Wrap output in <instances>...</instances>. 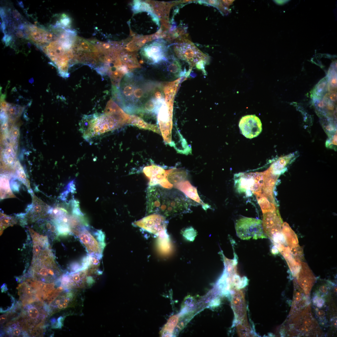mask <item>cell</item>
I'll return each mask as SVG.
<instances>
[{
    "mask_svg": "<svg viewBox=\"0 0 337 337\" xmlns=\"http://www.w3.org/2000/svg\"><path fill=\"white\" fill-rule=\"evenodd\" d=\"M147 196L148 214L154 213L167 217L187 212L190 210L187 199L176 191L149 186Z\"/></svg>",
    "mask_w": 337,
    "mask_h": 337,
    "instance_id": "obj_1",
    "label": "cell"
},
{
    "mask_svg": "<svg viewBox=\"0 0 337 337\" xmlns=\"http://www.w3.org/2000/svg\"><path fill=\"white\" fill-rule=\"evenodd\" d=\"M329 99L331 101L334 102H336L337 99L336 93L335 92L330 93L327 94Z\"/></svg>",
    "mask_w": 337,
    "mask_h": 337,
    "instance_id": "obj_36",
    "label": "cell"
},
{
    "mask_svg": "<svg viewBox=\"0 0 337 337\" xmlns=\"http://www.w3.org/2000/svg\"><path fill=\"white\" fill-rule=\"evenodd\" d=\"M5 285V284H3V285L2 286V288H1V291L2 292H4L5 291H6L7 290L6 289H7V286L6 285Z\"/></svg>",
    "mask_w": 337,
    "mask_h": 337,
    "instance_id": "obj_43",
    "label": "cell"
},
{
    "mask_svg": "<svg viewBox=\"0 0 337 337\" xmlns=\"http://www.w3.org/2000/svg\"><path fill=\"white\" fill-rule=\"evenodd\" d=\"M183 192L188 197L201 204L203 208L206 210L209 206L204 203L200 199L198 193L197 188L193 186L188 180L182 181L173 186Z\"/></svg>",
    "mask_w": 337,
    "mask_h": 337,
    "instance_id": "obj_19",
    "label": "cell"
},
{
    "mask_svg": "<svg viewBox=\"0 0 337 337\" xmlns=\"http://www.w3.org/2000/svg\"><path fill=\"white\" fill-rule=\"evenodd\" d=\"M79 125L83 137L88 141L123 126L114 116L105 113L84 115Z\"/></svg>",
    "mask_w": 337,
    "mask_h": 337,
    "instance_id": "obj_2",
    "label": "cell"
},
{
    "mask_svg": "<svg viewBox=\"0 0 337 337\" xmlns=\"http://www.w3.org/2000/svg\"><path fill=\"white\" fill-rule=\"evenodd\" d=\"M238 237L242 240L266 238L262 221L254 218L244 217L239 219L235 225Z\"/></svg>",
    "mask_w": 337,
    "mask_h": 337,
    "instance_id": "obj_6",
    "label": "cell"
},
{
    "mask_svg": "<svg viewBox=\"0 0 337 337\" xmlns=\"http://www.w3.org/2000/svg\"><path fill=\"white\" fill-rule=\"evenodd\" d=\"M319 290L322 293H325L327 291L328 288L325 286H322L319 288Z\"/></svg>",
    "mask_w": 337,
    "mask_h": 337,
    "instance_id": "obj_38",
    "label": "cell"
},
{
    "mask_svg": "<svg viewBox=\"0 0 337 337\" xmlns=\"http://www.w3.org/2000/svg\"><path fill=\"white\" fill-rule=\"evenodd\" d=\"M321 99H313V103L318 111L323 114L326 113V105L325 102Z\"/></svg>",
    "mask_w": 337,
    "mask_h": 337,
    "instance_id": "obj_33",
    "label": "cell"
},
{
    "mask_svg": "<svg viewBox=\"0 0 337 337\" xmlns=\"http://www.w3.org/2000/svg\"><path fill=\"white\" fill-rule=\"evenodd\" d=\"M61 272L56 263L54 256L32 260L26 277L46 283L54 282L59 277Z\"/></svg>",
    "mask_w": 337,
    "mask_h": 337,
    "instance_id": "obj_4",
    "label": "cell"
},
{
    "mask_svg": "<svg viewBox=\"0 0 337 337\" xmlns=\"http://www.w3.org/2000/svg\"><path fill=\"white\" fill-rule=\"evenodd\" d=\"M167 170L166 178L173 186L178 183L184 180L187 175V172L183 170L173 168Z\"/></svg>",
    "mask_w": 337,
    "mask_h": 337,
    "instance_id": "obj_25",
    "label": "cell"
},
{
    "mask_svg": "<svg viewBox=\"0 0 337 337\" xmlns=\"http://www.w3.org/2000/svg\"><path fill=\"white\" fill-rule=\"evenodd\" d=\"M134 224L150 232L157 234L164 231L167 221L164 216L155 213L147 216Z\"/></svg>",
    "mask_w": 337,
    "mask_h": 337,
    "instance_id": "obj_10",
    "label": "cell"
},
{
    "mask_svg": "<svg viewBox=\"0 0 337 337\" xmlns=\"http://www.w3.org/2000/svg\"><path fill=\"white\" fill-rule=\"evenodd\" d=\"M8 126V124L7 122L3 123L1 125V129L2 131H4L7 128Z\"/></svg>",
    "mask_w": 337,
    "mask_h": 337,
    "instance_id": "obj_41",
    "label": "cell"
},
{
    "mask_svg": "<svg viewBox=\"0 0 337 337\" xmlns=\"http://www.w3.org/2000/svg\"><path fill=\"white\" fill-rule=\"evenodd\" d=\"M17 36L19 37H22L24 36L23 33L22 31H18L16 33Z\"/></svg>",
    "mask_w": 337,
    "mask_h": 337,
    "instance_id": "obj_42",
    "label": "cell"
},
{
    "mask_svg": "<svg viewBox=\"0 0 337 337\" xmlns=\"http://www.w3.org/2000/svg\"><path fill=\"white\" fill-rule=\"evenodd\" d=\"M291 156H289L286 157L281 158L276 161L273 163L269 169L273 174L280 175L283 172L285 169V167L288 163Z\"/></svg>",
    "mask_w": 337,
    "mask_h": 337,
    "instance_id": "obj_29",
    "label": "cell"
},
{
    "mask_svg": "<svg viewBox=\"0 0 337 337\" xmlns=\"http://www.w3.org/2000/svg\"><path fill=\"white\" fill-rule=\"evenodd\" d=\"M13 14L14 17L17 19H19L21 17V15L17 10H15L13 11Z\"/></svg>",
    "mask_w": 337,
    "mask_h": 337,
    "instance_id": "obj_39",
    "label": "cell"
},
{
    "mask_svg": "<svg viewBox=\"0 0 337 337\" xmlns=\"http://www.w3.org/2000/svg\"><path fill=\"white\" fill-rule=\"evenodd\" d=\"M143 172L149 180V186L159 184L163 187L167 189L171 187V184L166 178L167 170L153 164L145 167L143 169Z\"/></svg>",
    "mask_w": 337,
    "mask_h": 337,
    "instance_id": "obj_13",
    "label": "cell"
},
{
    "mask_svg": "<svg viewBox=\"0 0 337 337\" xmlns=\"http://www.w3.org/2000/svg\"><path fill=\"white\" fill-rule=\"evenodd\" d=\"M2 161L6 167L11 169L15 168L17 162L15 155L13 149L8 147L3 150Z\"/></svg>",
    "mask_w": 337,
    "mask_h": 337,
    "instance_id": "obj_27",
    "label": "cell"
},
{
    "mask_svg": "<svg viewBox=\"0 0 337 337\" xmlns=\"http://www.w3.org/2000/svg\"><path fill=\"white\" fill-rule=\"evenodd\" d=\"M143 19L139 12H134L131 21H133L132 24L129 25L130 28L133 32L139 35H145V31L149 28V25L159 27V20L158 17L151 12L147 19ZM146 33V32H145Z\"/></svg>",
    "mask_w": 337,
    "mask_h": 337,
    "instance_id": "obj_15",
    "label": "cell"
},
{
    "mask_svg": "<svg viewBox=\"0 0 337 337\" xmlns=\"http://www.w3.org/2000/svg\"><path fill=\"white\" fill-rule=\"evenodd\" d=\"M256 196L263 213L274 212L278 210L274 198H270L262 193Z\"/></svg>",
    "mask_w": 337,
    "mask_h": 337,
    "instance_id": "obj_22",
    "label": "cell"
},
{
    "mask_svg": "<svg viewBox=\"0 0 337 337\" xmlns=\"http://www.w3.org/2000/svg\"><path fill=\"white\" fill-rule=\"evenodd\" d=\"M81 242L85 247L89 254H102L105 245L100 243L85 228L81 229L78 236Z\"/></svg>",
    "mask_w": 337,
    "mask_h": 337,
    "instance_id": "obj_18",
    "label": "cell"
},
{
    "mask_svg": "<svg viewBox=\"0 0 337 337\" xmlns=\"http://www.w3.org/2000/svg\"><path fill=\"white\" fill-rule=\"evenodd\" d=\"M174 48L178 57L187 61L191 67L196 65L199 69H203V64L208 61L207 56L190 43H180Z\"/></svg>",
    "mask_w": 337,
    "mask_h": 337,
    "instance_id": "obj_7",
    "label": "cell"
},
{
    "mask_svg": "<svg viewBox=\"0 0 337 337\" xmlns=\"http://www.w3.org/2000/svg\"><path fill=\"white\" fill-rule=\"evenodd\" d=\"M22 306L21 313L17 318L30 335L36 336L42 330L50 314L48 306L39 300Z\"/></svg>",
    "mask_w": 337,
    "mask_h": 337,
    "instance_id": "obj_3",
    "label": "cell"
},
{
    "mask_svg": "<svg viewBox=\"0 0 337 337\" xmlns=\"http://www.w3.org/2000/svg\"><path fill=\"white\" fill-rule=\"evenodd\" d=\"M282 230L286 243L289 248L299 245L297 236L288 223L286 222L283 223Z\"/></svg>",
    "mask_w": 337,
    "mask_h": 337,
    "instance_id": "obj_23",
    "label": "cell"
},
{
    "mask_svg": "<svg viewBox=\"0 0 337 337\" xmlns=\"http://www.w3.org/2000/svg\"><path fill=\"white\" fill-rule=\"evenodd\" d=\"M63 307V308H66L68 306L67 304L63 302L62 304Z\"/></svg>",
    "mask_w": 337,
    "mask_h": 337,
    "instance_id": "obj_45",
    "label": "cell"
},
{
    "mask_svg": "<svg viewBox=\"0 0 337 337\" xmlns=\"http://www.w3.org/2000/svg\"><path fill=\"white\" fill-rule=\"evenodd\" d=\"M17 222L15 217L8 216L0 212V232L8 227L12 226Z\"/></svg>",
    "mask_w": 337,
    "mask_h": 337,
    "instance_id": "obj_30",
    "label": "cell"
},
{
    "mask_svg": "<svg viewBox=\"0 0 337 337\" xmlns=\"http://www.w3.org/2000/svg\"><path fill=\"white\" fill-rule=\"evenodd\" d=\"M15 169L16 177L27 187L29 190L31 191L30 182L26 177L23 168L18 162L17 163Z\"/></svg>",
    "mask_w": 337,
    "mask_h": 337,
    "instance_id": "obj_31",
    "label": "cell"
},
{
    "mask_svg": "<svg viewBox=\"0 0 337 337\" xmlns=\"http://www.w3.org/2000/svg\"><path fill=\"white\" fill-rule=\"evenodd\" d=\"M168 69L169 72L175 76L178 77L180 76L181 67L179 62L177 60H175L170 63Z\"/></svg>",
    "mask_w": 337,
    "mask_h": 337,
    "instance_id": "obj_32",
    "label": "cell"
},
{
    "mask_svg": "<svg viewBox=\"0 0 337 337\" xmlns=\"http://www.w3.org/2000/svg\"><path fill=\"white\" fill-rule=\"evenodd\" d=\"M48 217L41 219L36 222L34 227L40 234L47 236L50 242L57 239L59 236L57 227L53 221Z\"/></svg>",
    "mask_w": 337,
    "mask_h": 337,
    "instance_id": "obj_17",
    "label": "cell"
},
{
    "mask_svg": "<svg viewBox=\"0 0 337 337\" xmlns=\"http://www.w3.org/2000/svg\"><path fill=\"white\" fill-rule=\"evenodd\" d=\"M325 312L322 310H319L316 312L317 315L320 317H322L325 315Z\"/></svg>",
    "mask_w": 337,
    "mask_h": 337,
    "instance_id": "obj_40",
    "label": "cell"
},
{
    "mask_svg": "<svg viewBox=\"0 0 337 337\" xmlns=\"http://www.w3.org/2000/svg\"><path fill=\"white\" fill-rule=\"evenodd\" d=\"M128 124L132 125L140 129L150 130L159 134L160 131L156 125L148 123L141 118L134 115H130Z\"/></svg>",
    "mask_w": 337,
    "mask_h": 337,
    "instance_id": "obj_24",
    "label": "cell"
},
{
    "mask_svg": "<svg viewBox=\"0 0 337 337\" xmlns=\"http://www.w3.org/2000/svg\"><path fill=\"white\" fill-rule=\"evenodd\" d=\"M286 261L291 271L294 276H296L301 268V262L295 258L289 248L285 245H281L277 248Z\"/></svg>",
    "mask_w": 337,
    "mask_h": 337,
    "instance_id": "obj_21",
    "label": "cell"
},
{
    "mask_svg": "<svg viewBox=\"0 0 337 337\" xmlns=\"http://www.w3.org/2000/svg\"><path fill=\"white\" fill-rule=\"evenodd\" d=\"M264 173H239L234 176L235 186L238 192L247 196L256 195L262 192Z\"/></svg>",
    "mask_w": 337,
    "mask_h": 337,
    "instance_id": "obj_5",
    "label": "cell"
},
{
    "mask_svg": "<svg viewBox=\"0 0 337 337\" xmlns=\"http://www.w3.org/2000/svg\"><path fill=\"white\" fill-rule=\"evenodd\" d=\"M296 276L298 285L306 294H309L316 278L306 263L301 262V268Z\"/></svg>",
    "mask_w": 337,
    "mask_h": 337,
    "instance_id": "obj_16",
    "label": "cell"
},
{
    "mask_svg": "<svg viewBox=\"0 0 337 337\" xmlns=\"http://www.w3.org/2000/svg\"><path fill=\"white\" fill-rule=\"evenodd\" d=\"M9 177L2 175L0 178V197L1 199L16 198L12 193L9 184Z\"/></svg>",
    "mask_w": 337,
    "mask_h": 337,
    "instance_id": "obj_28",
    "label": "cell"
},
{
    "mask_svg": "<svg viewBox=\"0 0 337 337\" xmlns=\"http://www.w3.org/2000/svg\"><path fill=\"white\" fill-rule=\"evenodd\" d=\"M64 303H66V304H68V303H69L70 301H69V298H66L64 299Z\"/></svg>",
    "mask_w": 337,
    "mask_h": 337,
    "instance_id": "obj_44",
    "label": "cell"
},
{
    "mask_svg": "<svg viewBox=\"0 0 337 337\" xmlns=\"http://www.w3.org/2000/svg\"><path fill=\"white\" fill-rule=\"evenodd\" d=\"M7 315L6 314L2 315L0 316V324L4 323L7 319Z\"/></svg>",
    "mask_w": 337,
    "mask_h": 337,
    "instance_id": "obj_37",
    "label": "cell"
},
{
    "mask_svg": "<svg viewBox=\"0 0 337 337\" xmlns=\"http://www.w3.org/2000/svg\"><path fill=\"white\" fill-rule=\"evenodd\" d=\"M19 130L18 128L16 127H13L11 130V135L12 138L13 140H15L19 135Z\"/></svg>",
    "mask_w": 337,
    "mask_h": 337,
    "instance_id": "obj_35",
    "label": "cell"
},
{
    "mask_svg": "<svg viewBox=\"0 0 337 337\" xmlns=\"http://www.w3.org/2000/svg\"><path fill=\"white\" fill-rule=\"evenodd\" d=\"M328 85L327 80L326 76L319 82L311 91V96L313 99H322L328 90Z\"/></svg>",
    "mask_w": 337,
    "mask_h": 337,
    "instance_id": "obj_26",
    "label": "cell"
},
{
    "mask_svg": "<svg viewBox=\"0 0 337 337\" xmlns=\"http://www.w3.org/2000/svg\"><path fill=\"white\" fill-rule=\"evenodd\" d=\"M201 3L207 4L209 5L212 6L217 8L218 9H224L222 8V5L220 3V2L218 1L215 0H203L199 1Z\"/></svg>",
    "mask_w": 337,
    "mask_h": 337,
    "instance_id": "obj_34",
    "label": "cell"
},
{
    "mask_svg": "<svg viewBox=\"0 0 337 337\" xmlns=\"http://www.w3.org/2000/svg\"><path fill=\"white\" fill-rule=\"evenodd\" d=\"M173 101L165 102L160 108L158 113L157 120L159 129L165 143L172 144V130Z\"/></svg>",
    "mask_w": 337,
    "mask_h": 337,
    "instance_id": "obj_9",
    "label": "cell"
},
{
    "mask_svg": "<svg viewBox=\"0 0 337 337\" xmlns=\"http://www.w3.org/2000/svg\"><path fill=\"white\" fill-rule=\"evenodd\" d=\"M239 127L241 133L246 138L252 139L257 136L262 130L259 118L255 115H248L240 119Z\"/></svg>",
    "mask_w": 337,
    "mask_h": 337,
    "instance_id": "obj_12",
    "label": "cell"
},
{
    "mask_svg": "<svg viewBox=\"0 0 337 337\" xmlns=\"http://www.w3.org/2000/svg\"><path fill=\"white\" fill-rule=\"evenodd\" d=\"M262 223L264 233L271 239L282 233L283 222L278 210L263 213Z\"/></svg>",
    "mask_w": 337,
    "mask_h": 337,
    "instance_id": "obj_11",
    "label": "cell"
},
{
    "mask_svg": "<svg viewBox=\"0 0 337 337\" xmlns=\"http://www.w3.org/2000/svg\"><path fill=\"white\" fill-rule=\"evenodd\" d=\"M168 49L165 41L159 39L145 44L141 49L140 53L148 63L157 64L167 60Z\"/></svg>",
    "mask_w": 337,
    "mask_h": 337,
    "instance_id": "obj_8",
    "label": "cell"
},
{
    "mask_svg": "<svg viewBox=\"0 0 337 337\" xmlns=\"http://www.w3.org/2000/svg\"><path fill=\"white\" fill-rule=\"evenodd\" d=\"M17 289L18 290L19 300L22 305L39 300L37 298L35 290L26 281H24L20 284Z\"/></svg>",
    "mask_w": 337,
    "mask_h": 337,
    "instance_id": "obj_20",
    "label": "cell"
},
{
    "mask_svg": "<svg viewBox=\"0 0 337 337\" xmlns=\"http://www.w3.org/2000/svg\"><path fill=\"white\" fill-rule=\"evenodd\" d=\"M32 199L31 207L25 215L26 221L32 223L48 217L51 210L49 206L34 194L32 195Z\"/></svg>",
    "mask_w": 337,
    "mask_h": 337,
    "instance_id": "obj_14",
    "label": "cell"
}]
</instances>
